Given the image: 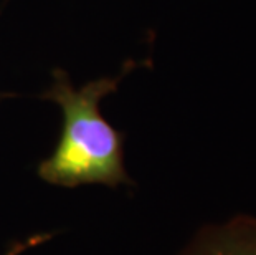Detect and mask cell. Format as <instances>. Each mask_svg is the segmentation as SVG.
<instances>
[{
	"label": "cell",
	"mask_w": 256,
	"mask_h": 255,
	"mask_svg": "<svg viewBox=\"0 0 256 255\" xmlns=\"http://www.w3.org/2000/svg\"><path fill=\"white\" fill-rule=\"evenodd\" d=\"M128 68L119 77L88 81L78 90L63 70L53 72L52 88L42 98L62 108L63 126L55 151L38 164V177L60 187L132 184L124 167V134L100 111L101 100L116 91Z\"/></svg>",
	"instance_id": "6da1fadb"
},
{
	"label": "cell",
	"mask_w": 256,
	"mask_h": 255,
	"mask_svg": "<svg viewBox=\"0 0 256 255\" xmlns=\"http://www.w3.org/2000/svg\"><path fill=\"white\" fill-rule=\"evenodd\" d=\"M182 255H256V219L236 215L202 229Z\"/></svg>",
	"instance_id": "7a4b0ae2"
},
{
	"label": "cell",
	"mask_w": 256,
	"mask_h": 255,
	"mask_svg": "<svg viewBox=\"0 0 256 255\" xmlns=\"http://www.w3.org/2000/svg\"><path fill=\"white\" fill-rule=\"evenodd\" d=\"M48 238H52V234H36L34 237H28L25 238V240H15L12 245L8 247V250L5 252L4 255H18V253H24L26 250H30V248L36 247L38 243L48 240Z\"/></svg>",
	"instance_id": "3957f363"
},
{
	"label": "cell",
	"mask_w": 256,
	"mask_h": 255,
	"mask_svg": "<svg viewBox=\"0 0 256 255\" xmlns=\"http://www.w3.org/2000/svg\"><path fill=\"white\" fill-rule=\"evenodd\" d=\"M8 96L10 95H7V93H0V100H2V98H8Z\"/></svg>",
	"instance_id": "277c9868"
}]
</instances>
